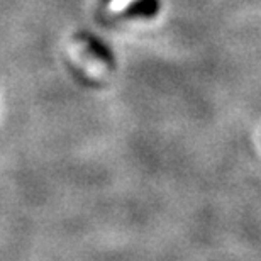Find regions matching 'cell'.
<instances>
[{
	"instance_id": "obj_1",
	"label": "cell",
	"mask_w": 261,
	"mask_h": 261,
	"mask_svg": "<svg viewBox=\"0 0 261 261\" xmlns=\"http://www.w3.org/2000/svg\"><path fill=\"white\" fill-rule=\"evenodd\" d=\"M78 38H80L82 41H85L87 48L90 49L95 56H98L100 60L107 61V63H112V61H114V60H112L114 56H112V53H111V49H109L103 43H100L98 39L92 38V36H88V34H80Z\"/></svg>"
},
{
	"instance_id": "obj_2",
	"label": "cell",
	"mask_w": 261,
	"mask_h": 261,
	"mask_svg": "<svg viewBox=\"0 0 261 261\" xmlns=\"http://www.w3.org/2000/svg\"><path fill=\"white\" fill-rule=\"evenodd\" d=\"M158 10V0H139L138 5H134L130 14L136 15H153Z\"/></svg>"
}]
</instances>
